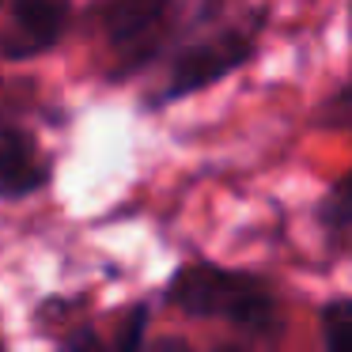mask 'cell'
<instances>
[{
    "label": "cell",
    "instance_id": "obj_1",
    "mask_svg": "<svg viewBox=\"0 0 352 352\" xmlns=\"http://www.w3.org/2000/svg\"><path fill=\"white\" fill-rule=\"evenodd\" d=\"M170 299L182 311L201 314V318H228L231 326L261 333L273 329V296L265 292V284H258L254 276L243 273H223L212 265H193L186 273L175 276L170 284Z\"/></svg>",
    "mask_w": 352,
    "mask_h": 352
},
{
    "label": "cell",
    "instance_id": "obj_2",
    "mask_svg": "<svg viewBox=\"0 0 352 352\" xmlns=\"http://www.w3.org/2000/svg\"><path fill=\"white\" fill-rule=\"evenodd\" d=\"M170 0H110L107 34L125 61H144L167 31Z\"/></svg>",
    "mask_w": 352,
    "mask_h": 352
},
{
    "label": "cell",
    "instance_id": "obj_3",
    "mask_svg": "<svg viewBox=\"0 0 352 352\" xmlns=\"http://www.w3.org/2000/svg\"><path fill=\"white\" fill-rule=\"evenodd\" d=\"M246 57H250V42L243 34H220L212 42H201L178 57L175 76H170V95L197 91V87L220 80L223 72H231L235 65H243Z\"/></svg>",
    "mask_w": 352,
    "mask_h": 352
},
{
    "label": "cell",
    "instance_id": "obj_4",
    "mask_svg": "<svg viewBox=\"0 0 352 352\" xmlns=\"http://www.w3.org/2000/svg\"><path fill=\"white\" fill-rule=\"evenodd\" d=\"M65 19H69V0H16L12 31L4 34V50L12 57L42 54L61 38Z\"/></svg>",
    "mask_w": 352,
    "mask_h": 352
},
{
    "label": "cell",
    "instance_id": "obj_5",
    "mask_svg": "<svg viewBox=\"0 0 352 352\" xmlns=\"http://www.w3.org/2000/svg\"><path fill=\"white\" fill-rule=\"evenodd\" d=\"M46 182V163L27 133L0 118V197H23Z\"/></svg>",
    "mask_w": 352,
    "mask_h": 352
},
{
    "label": "cell",
    "instance_id": "obj_6",
    "mask_svg": "<svg viewBox=\"0 0 352 352\" xmlns=\"http://www.w3.org/2000/svg\"><path fill=\"white\" fill-rule=\"evenodd\" d=\"M322 329L329 349L352 352V303H329L322 311Z\"/></svg>",
    "mask_w": 352,
    "mask_h": 352
},
{
    "label": "cell",
    "instance_id": "obj_7",
    "mask_svg": "<svg viewBox=\"0 0 352 352\" xmlns=\"http://www.w3.org/2000/svg\"><path fill=\"white\" fill-rule=\"evenodd\" d=\"M326 220H329V228H333V231H344V235H352V175L344 178V182L337 186L333 193H329Z\"/></svg>",
    "mask_w": 352,
    "mask_h": 352
}]
</instances>
